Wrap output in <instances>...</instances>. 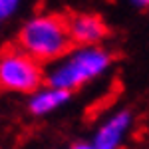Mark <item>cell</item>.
<instances>
[{"label":"cell","mask_w":149,"mask_h":149,"mask_svg":"<svg viewBox=\"0 0 149 149\" xmlns=\"http://www.w3.org/2000/svg\"><path fill=\"white\" fill-rule=\"evenodd\" d=\"M18 48L38 64L58 60L74 48L68 34L66 18L56 14L36 16L24 24L18 34Z\"/></svg>","instance_id":"obj_1"},{"label":"cell","mask_w":149,"mask_h":149,"mask_svg":"<svg viewBox=\"0 0 149 149\" xmlns=\"http://www.w3.org/2000/svg\"><path fill=\"white\" fill-rule=\"evenodd\" d=\"M109 62H111V56L103 48H78L48 74V84H50V88L72 92L84 86L86 81L97 78L102 72H105Z\"/></svg>","instance_id":"obj_2"},{"label":"cell","mask_w":149,"mask_h":149,"mask_svg":"<svg viewBox=\"0 0 149 149\" xmlns=\"http://www.w3.org/2000/svg\"><path fill=\"white\" fill-rule=\"evenodd\" d=\"M40 64L26 56L18 46L0 52V88L10 92H34L42 84Z\"/></svg>","instance_id":"obj_3"},{"label":"cell","mask_w":149,"mask_h":149,"mask_svg":"<svg viewBox=\"0 0 149 149\" xmlns=\"http://www.w3.org/2000/svg\"><path fill=\"white\" fill-rule=\"evenodd\" d=\"M66 24L72 44L80 48L95 46L107 32L102 18L95 14H76L72 18H66Z\"/></svg>","instance_id":"obj_4"},{"label":"cell","mask_w":149,"mask_h":149,"mask_svg":"<svg viewBox=\"0 0 149 149\" xmlns=\"http://www.w3.org/2000/svg\"><path fill=\"white\" fill-rule=\"evenodd\" d=\"M131 123V115L129 111H119L115 113L109 121H105L102 129L97 131V135L93 139V149H117L121 137L125 135L127 127Z\"/></svg>","instance_id":"obj_5"},{"label":"cell","mask_w":149,"mask_h":149,"mask_svg":"<svg viewBox=\"0 0 149 149\" xmlns=\"http://www.w3.org/2000/svg\"><path fill=\"white\" fill-rule=\"evenodd\" d=\"M68 100H70V92L56 90V88H46V90H42V92L32 95V100H30V111L36 115H46L52 109L64 105Z\"/></svg>","instance_id":"obj_6"},{"label":"cell","mask_w":149,"mask_h":149,"mask_svg":"<svg viewBox=\"0 0 149 149\" xmlns=\"http://www.w3.org/2000/svg\"><path fill=\"white\" fill-rule=\"evenodd\" d=\"M18 2L20 0H0V20L6 18V16H10L12 12L16 10Z\"/></svg>","instance_id":"obj_7"},{"label":"cell","mask_w":149,"mask_h":149,"mask_svg":"<svg viewBox=\"0 0 149 149\" xmlns=\"http://www.w3.org/2000/svg\"><path fill=\"white\" fill-rule=\"evenodd\" d=\"M133 2H135L137 6H147V2H149V0H133Z\"/></svg>","instance_id":"obj_8"},{"label":"cell","mask_w":149,"mask_h":149,"mask_svg":"<svg viewBox=\"0 0 149 149\" xmlns=\"http://www.w3.org/2000/svg\"><path fill=\"white\" fill-rule=\"evenodd\" d=\"M72 149H93L92 145H78V147H72Z\"/></svg>","instance_id":"obj_9"}]
</instances>
